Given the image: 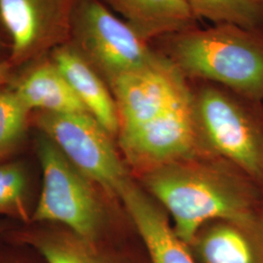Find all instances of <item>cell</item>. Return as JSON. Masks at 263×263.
Here are the masks:
<instances>
[{"label": "cell", "instance_id": "cell-1", "mask_svg": "<svg viewBox=\"0 0 263 263\" xmlns=\"http://www.w3.org/2000/svg\"><path fill=\"white\" fill-rule=\"evenodd\" d=\"M151 44L185 79L263 101V31L219 24L166 35Z\"/></svg>", "mask_w": 263, "mask_h": 263}, {"label": "cell", "instance_id": "cell-2", "mask_svg": "<svg viewBox=\"0 0 263 263\" xmlns=\"http://www.w3.org/2000/svg\"><path fill=\"white\" fill-rule=\"evenodd\" d=\"M145 184L170 212L176 234L185 243L196 240L202 226L211 219L249 224L258 220L254 190L246 183L220 179L185 167H160Z\"/></svg>", "mask_w": 263, "mask_h": 263}, {"label": "cell", "instance_id": "cell-3", "mask_svg": "<svg viewBox=\"0 0 263 263\" xmlns=\"http://www.w3.org/2000/svg\"><path fill=\"white\" fill-rule=\"evenodd\" d=\"M199 81V80H198ZM189 83L199 132L247 176L263 181V116L258 102L220 85Z\"/></svg>", "mask_w": 263, "mask_h": 263}, {"label": "cell", "instance_id": "cell-4", "mask_svg": "<svg viewBox=\"0 0 263 263\" xmlns=\"http://www.w3.org/2000/svg\"><path fill=\"white\" fill-rule=\"evenodd\" d=\"M110 86L119 76L156 63L151 43L100 0H80L68 41Z\"/></svg>", "mask_w": 263, "mask_h": 263}, {"label": "cell", "instance_id": "cell-5", "mask_svg": "<svg viewBox=\"0 0 263 263\" xmlns=\"http://www.w3.org/2000/svg\"><path fill=\"white\" fill-rule=\"evenodd\" d=\"M37 154L43 184L32 219L62 223L93 243L102 226V210L88 179L44 134L38 138Z\"/></svg>", "mask_w": 263, "mask_h": 263}, {"label": "cell", "instance_id": "cell-6", "mask_svg": "<svg viewBox=\"0 0 263 263\" xmlns=\"http://www.w3.org/2000/svg\"><path fill=\"white\" fill-rule=\"evenodd\" d=\"M33 121L86 179L117 195L130 181L111 136L90 113L34 111Z\"/></svg>", "mask_w": 263, "mask_h": 263}, {"label": "cell", "instance_id": "cell-7", "mask_svg": "<svg viewBox=\"0 0 263 263\" xmlns=\"http://www.w3.org/2000/svg\"><path fill=\"white\" fill-rule=\"evenodd\" d=\"M80 0H0V17L11 42L10 61L24 66L69 41Z\"/></svg>", "mask_w": 263, "mask_h": 263}, {"label": "cell", "instance_id": "cell-8", "mask_svg": "<svg viewBox=\"0 0 263 263\" xmlns=\"http://www.w3.org/2000/svg\"><path fill=\"white\" fill-rule=\"evenodd\" d=\"M187 83V79L162 56L151 66L116 78L109 87L118 111L119 140L163 112Z\"/></svg>", "mask_w": 263, "mask_h": 263}, {"label": "cell", "instance_id": "cell-9", "mask_svg": "<svg viewBox=\"0 0 263 263\" xmlns=\"http://www.w3.org/2000/svg\"><path fill=\"white\" fill-rule=\"evenodd\" d=\"M198 133L193 98L187 83L169 107L138 131L121 139L120 144L133 162L163 164L190 153Z\"/></svg>", "mask_w": 263, "mask_h": 263}, {"label": "cell", "instance_id": "cell-10", "mask_svg": "<svg viewBox=\"0 0 263 263\" xmlns=\"http://www.w3.org/2000/svg\"><path fill=\"white\" fill-rule=\"evenodd\" d=\"M9 85L31 112H88L50 55L16 67Z\"/></svg>", "mask_w": 263, "mask_h": 263}, {"label": "cell", "instance_id": "cell-11", "mask_svg": "<svg viewBox=\"0 0 263 263\" xmlns=\"http://www.w3.org/2000/svg\"><path fill=\"white\" fill-rule=\"evenodd\" d=\"M49 55L87 111L110 136L118 135L117 106L112 91L103 76L69 42L54 49Z\"/></svg>", "mask_w": 263, "mask_h": 263}, {"label": "cell", "instance_id": "cell-12", "mask_svg": "<svg viewBox=\"0 0 263 263\" xmlns=\"http://www.w3.org/2000/svg\"><path fill=\"white\" fill-rule=\"evenodd\" d=\"M151 255V263H195L185 244L147 195L129 181L118 195Z\"/></svg>", "mask_w": 263, "mask_h": 263}, {"label": "cell", "instance_id": "cell-13", "mask_svg": "<svg viewBox=\"0 0 263 263\" xmlns=\"http://www.w3.org/2000/svg\"><path fill=\"white\" fill-rule=\"evenodd\" d=\"M120 15L136 33L151 43L160 37L196 28L199 20L187 0H100Z\"/></svg>", "mask_w": 263, "mask_h": 263}, {"label": "cell", "instance_id": "cell-14", "mask_svg": "<svg viewBox=\"0 0 263 263\" xmlns=\"http://www.w3.org/2000/svg\"><path fill=\"white\" fill-rule=\"evenodd\" d=\"M197 252L203 263H263L262 223L214 226L199 237Z\"/></svg>", "mask_w": 263, "mask_h": 263}, {"label": "cell", "instance_id": "cell-15", "mask_svg": "<svg viewBox=\"0 0 263 263\" xmlns=\"http://www.w3.org/2000/svg\"><path fill=\"white\" fill-rule=\"evenodd\" d=\"M26 242L36 250L46 263H108L95 251L92 243L76 234L31 233L26 237Z\"/></svg>", "mask_w": 263, "mask_h": 263}, {"label": "cell", "instance_id": "cell-16", "mask_svg": "<svg viewBox=\"0 0 263 263\" xmlns=\"http://www.w3.org/2000/svg\"><path fill=\"white\" fill-rule=\"evenodd\" d=\"M197 19L263 31V6L254 0H187Z\"/></svg>", "mask_w": 263, "mask_h": 263}, {"label": "cell", "instance_id": "cell-17", "mask_svg": "<svg viewBox=\"0 0 263 263\" xmlns=\"http://www.w3.org/2000/svg\"><path fill=\"white\" fill-rule=\"evenodd\" d=\"M30 114L31 111L9 84L0 87V159L22 143Z\"/></svg>", "mask_w": 263, "mask_h": 263}, {"label": "cell", "instance_id": "cell-18", "mask_svg": "<svg viewBox=\"0 0 263 263\" xmlns=\"http://www.w3.org/2000/svg\"><path fill=\"white\" fill-rule=\"evenodd\" d=\"M27 173L17 163L0 164V215H10L26 219Z\"/></svg>", "mask_w": 263, "mask_h": 263}, {"label": "cell", "instance_id": "cell-19", "mask_svg": "<svg viewBox=\"0 0 263 263\" xmlns=\"http://www.w3.org/2000/svg\"><path fill=\"white\" fill-rule=\"evenodd\" d=\"M12 52V42L9 34L0 17V60L10 59Z\"/></svg>", "mask_w": 263, "mask_h": 263}, {"label": "cell", "instance_id": "cell-20", "mask_svg": "<svg viewBox=\"0 0 263 263\" xmlns=\"http://www.w3.org/2000/svg\"><path fill=\"white\" fill-rule=\"evenodd\" d=\"M16 71V66L10 59L0 60V87L9 84L12 77Z\"/></svg>", "mask_w": 263, "mask_h": 263}, {"label": "cell", "instance_id": "cell-21", "mask_svg": "<svg viewBox=\"0 0 263 263\" xmlns=\"http://www.w3.org/2000/svg\"><path fill=\"white\" fill-rule=\"evenodd\" d=\"M258 216H259V219H260V221H261V223H262L263 226V207L261 212L258 214Z\"/></svg>", "mask_w": 263, "mask_h": 263}, {"label": "cell", "instance_id": "cell-22", "mask_svg": "<svg viewBox=\"0 0 263 263\" xmlns=\"http://www.w3.org/2000/svg\"><path fill=\"white\" fill-rule=\"evenodd\" d=\"M254 1L255 3H257L258 5H261V6H263V0H254Z\"/></svg>", "mask_w": 263, "mask_h": 263}, {"label": "cell", "instance_id": "cell-23", "mask_svg": "<svg viewBox=\"0 0 263 263\" xmlns=\"http://www.w3.org/2000/svg\"><path fill=\"white\" fill-rule=\"evenodd\" d=\"M1 228H2V226H0V230H1Z\"/></svg>", "mask_w": 263, "mask_h": 263}]
</instances>
